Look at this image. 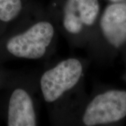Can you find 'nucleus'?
<instances>
[{
    "mask_svg": "<svg viewBox=\"0 0 126 126\" xmlns=\"http://www.w3.org/2000/svg\"><path fill=\"white\" fill-rule=\"evenodd\" d=\"M54 36V28L48 22H39L7 42L6 48L18 58L38 59L44 56Z\"/></svg>",
    "mask_w": 126,
    "mask_h": 126,
    "instance_id": "obj_1",
    "label": "nucleus"
},
{
    "mask_svg": "<svg viewBox=\"0 0 126 126\" xmlns=\"http://www.w3.org/2000/svg\"><path fill=\"white\" fill-rule=\"evenodd\" d=\"M112 2H126V0H109Z\"/></svg>",
    "mask_w": 126,
    "mask_h": 126,
    "instance_id": "obj_8",
    "label": "nucleus"
},
{
    "mask_svg": "<svg viewBox=\"0 0 126 126\" xmlns=\"http://www.w3.org/2000/svg\"><path fill=\"white\" fill-rule=\"evenodd\" d=\"M83 72L81 63L74 58L63 60L43 74L40 81L44 98L53 102L79 81Z\"/></svg>",
    "mask_w": 126,
    "mask_h": 126,
    "instance_id": "obj_2",
    "label": "nucleus"
},
{
    "mask_svg": "<svg viewBox=\"0 0 126 126\" xmlns=\"http://www.w3.org/2000/svg\"><path fill=\"white\" fill-rule=\"evenodd\" d=\"M22 9L21 0H0V20L9 22L18 16Z\"/></svg>",
    "mask_w": 126,
    "mask_h": 126,
    "instance_id": "obj_7",
    "label": "nucleus"
},
{
    "mask_svg": "<svg viewBox=\"0 0 126 126\" xmlns=\"http://www.w3.org/2000/svg\"><path fill=\"white\" fill-rule=\"evenodd\" d=\"M100 27L104 36L115 47L126 41V2H113L102 14Z\"/></svg>",
    "mask_w": 126,
    "mask_h": 126,
    "instance_id": "obj_5",
    "label": "nucleus"
},
{
    "mask_svg": "<svg viewBox=\"0 0 126 126\" xmlns=\"http://www.w3.org/2000/svg\"><path fill=\"white\" fill-rule=\"evenodd\" d=\"M126 116V92L109 90L97 95L87 106L83 122L87 126L117 122Z\"/></svg>",
    "mask_w": 126,
    "mask_h": 126,
    "instance_id": "obj_3",
    "label": "nucleus"
},
{
    "mask_svg": "<svg viewBox=\"0 0 126 126\" xmlns=\"http://www.w3.org/2000/svg\"><path fill=\"white\" fill-rule=\"evenodd\" d=\"M36 114L30 96L25 90H15L9 100V126H35Z\"/></svg>",
    "mask_w": 126,
    "mask_h": 126,
    "instance_id": "obj_6",
    "label": "nucleus"
},
{
    "mask_svg": "<svg viewBox=\"0 0 126 126\" xmlns=\"http://www.w3.org/2000/svg\"><path fill=\"white\" fill-rule=\"evenodd\" d=\"M98 0H67L64 8L63 25L72 34H79L83 25H93L98 16Z\"/></svg>",
    "mask_w": 126,
    "mask_h": 126,
    "instance_id": "obj_4",
    "label": "nucleus"
}]
</instances>
